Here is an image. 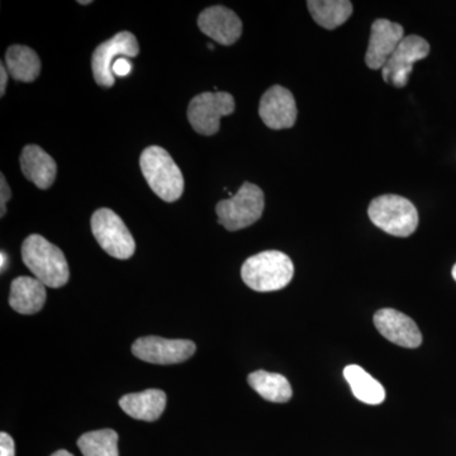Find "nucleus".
Returning <instances> with one entry per match:
<instances>
[{
    "mask_svg": "<svg viewBox=\"0 0 456 456\" xmlns=\"http://www.w3.org/2000/svg\"><path fill=\"white\" fill-rule=\"evenodd\" d=\"M294 265L290 257L281 251L270 250L254 255L241 268L244 283L255 292H275L292 281Z\"/></svg>",
    "mask_w": 456,
    "mask_h": 456,
    "instance_id": "obj_1",
    "label": "nucleus"
},
{
    "mask_svg": "<svg viewBox=\"0 0 456 456\" xmlns=\"http://www.w3.org/2000/svg\"><path fill=\"white\" fill-rule=\"evenodd\" d=\"M22 257L27 268L46 287H64L70 278L64 253L45 237H27L22 246Z\"/></svg>",
    "mask_w": 456,
    "mask_h": 456,
    "instance_id": "obj_2",
    "label": "nucleus"
},
{
    "mask_svg": "<svg viewBox=\"0 0 456 456\" xmlns=\"http://www.w3.org/2000/svg\"><path fill=\"white\" fill-rule=\"evenodd\" d=\"M141 171L152 191L167 203L175 202L184 191V178L169 152L160 146H150L140 158Z\"/></svg>",
    "mask_w": 456,
    "mask_h": 456,
    "instance_id": "obj_3",
    "label": "nucleus"
},
{
    "mask_svg": "<svg viewBox=\"0 0 456 456\" xmlns=\"http://www.w3.org/2000/svg\"><path fill=\"white\" fill-rule=\"evenodd\" d=\"M369 218L384 232L395 237H408L419 226V212L412 202L395 194L375 198L369 204Z\"/></svg>",
    "mask_w": 456,
    "mask_h": 456,
    "instance_id": "obj_4",
    "label": "nucleus"
},
{
    "mask_svg": "<svg viewBox=\"0 0 456 456\" xmlns=\"http://www.w3.org/2000/svg\"><path fill=\"white\" fill-rule=\"evenodd\" d=\"M265 207L264 191L253 183L246 182L230 200L216 206L218 222L227 231H239L260 220Z\"/></svg>",
    "mask_w": 456,
    "mask_h": 456,
    "instance_id": "obj_5",
    "label": "nucleus"
},
{
    "mask_svg": "<svg viewBox=\"0 0 456 456\" xmlns=\"http://www.w3.org/2000/svg\"><path fill=\"white\" fill-rule=\"evenodd\" d=\"M93 235L101 248L116 259H130L136 250L134 236L117 213L110 208L94 212L92 221Z\"/></svg>",
    "mask_w": 456,
    "mask_h": 456,
    "instance_id": "obj_6",
    "label": "nucleus"
},
{
    "mask_svg": "<svg viewBox=\"0 0 456 456\" xmlns=\"http://www.w3.org/2000/svg\"><path fill=\"white\" fill-rule=\"evenodd\" d=\"M235 108V99L230 93H202L189 103L188 119L198 134L213 136L220 131L222 117L230 116Z\"/></svg>",
    "mask_w": 456,
    "mask_h": 456,
    "instance_id": "obj_7",
    "label": "nucleus"
},
{
    "mask_svg": "<svg viewBox=\"0 0 456 456\" xmlns=\"http://www.w3.org/2000/svg\"><path fill=\"white\" fill-rule=\"evenodd\" d=\"M140 47L134 33L123 31L99 45L93 53L92 69L95 83L104 88L114 86L113 65L121 57L139 55Z\"/></svg>",
    "mask_w": 456,
    "mask_h": 456,
    "instance_id": "obj_8",
    "label": "nucleus"
},
{
    "mask_svg": "<svg viewBox=\"0 0 456 456\" xmlns=\"http://www.w3.org/2000/svg\"><path fill=\"white\" fill-rule=\"evenodd\" d=\"M430 53V44L417 35L406 36L382 69L383 80L395 88H404L413 73V65Z\"/></svg>",
    "mask_w": 456,
    "mask_h": 456,
    "instance_id": "obj_9",
    "label": "nucleus"
},
{
    "mask_svg": "<svg viewBox=\"0 0 456 456\" xmlns=\"http://www.w3.org/2000/svg\"><path fill=\"white\" fill-rule=\"evenodd\" d=\"M197 346L191 340H169L159 336H146L134 341L132 353L150 364H179L194 355Z\"/></svg>",
    "mask_w": 456,
    "mask_h": 456,
    "instance_id": "obj_10",
    "label": "nucleus"
},
{
    "mask_svg": "<svg viewBox=\"0 0 456 456\" xmlns=\"http://www.w3.org/2000/svg\"><path fill=\"white\" fill-rule=\"evenodd\" d=\"M259 114L263 122L272 130L292 128L298 116L296 99L284 86H272L261 97Z\"/></svg>",
    "mask_w": 456,
    "mask_h": 456,
    "instance_id": "obj_11",
    "label": "nucleus"
},
{
    "mask_svg": "<svg viewBox=\"0 0 456 456\" xmlns=\"http://www.w3.org/2000/svg\"><path fill=\"white\" fill-rule=\"evenodd\" d=\"M403 38V27L398 23L383 20V18L374 20L371 25L367 55H365L368 68L371 70L383 69Z\"/></svg>",
    "mask_w": 456,
    "mask_h": 456,
    "instance_id": "obj_12",
    "label": "nucleus"
},
{
    "mask_svg": "<svg viewBox=\"0 0 456 456\" xmlns=\"http://www.w3.org/2000/svg\"><path fill=\"white\" fill-rule=\"evenodd\" d=\"M374 325L387 340L406 347L416 349L422 344V334L412 318L402 312L384 308L374 314Z\"/></svg>",
    "mask_w": 456,
    "mask_h": 456,
    "instance_id": "obj_13",
    "label": "nucleus"
},
{
    "mask_svg": "<svg viewBox=\"0 0 456 456\" xmlns=\"http://www.w3.org/2000/svg\"><path fill=\"white\" fill-rule=\"evenodd\" d=\"M198 27L204 35L224 46H231L242 35V22L235 12L222 5L207 8L198 18Z\"/></svg>",
    "mask_w": 456,
    "mask_h": 456,
    "instance_id": "obj_14",
    "label": "nucleus"
},
{
    "mask_svg": "<svg viewBox=\"0 0 456 456\" xmlns=\"http://www.w3.org/2000/svg\"><path fill=\"white\" fill-rule=\"evenodd\" d=\"M20 169L26 179L40 189H49L56 179L55 160L37 145H28L23 149Z\"/></svg>",
    "mask_w": 456,
    "mask_h": 456,
    "instance_id": "obj_15",
    "label": "nucleus"
},
{
    "mask_svg": "<svg viewBox=\"0 0 456 456\" xmlns=\"http://www.w3.org/2000/svg\"><path fill=\"white\" fill-rule=\"evenodd\" d=\"M46 297V285L38 279L20 277L12 281L9 305L18 314H35L44 307Z\"/></svg>",
    "mask_w": 456,
    "mask_h": 456,
    "instance_id": "obj_16",
    "label": "nucleus"
},
{
    "mask_svg": "<svg viewBox=\"0 0 456 456\" xmlns=\"http://www.w3.org/2000/svg\"><path fill=\"white\" fill-rule=\"evenodd\" d=\"M119 406L132 419L152 422L163 415L167 407V395L160 389L131 393L119 399Z\"/></svg>",
    "mask_w": 456,
    "mask_h": 456,
    "instance_id": "obj_17",
    "label": "nucleus"
},
{
    "mask_svg": "<svg viewBox=\"0 0 456 456\" xmlns=\"http://www.w3.org/2000/svg\"><path fill=\"white\" fill-rule=\"evenodd\" d=\"M5 64L9 75L23 83L35 82L41 73L40 57L29 47L13 45L5 53Z\"/></svg>",
    "mask_w": 456,
    "mask_h": 456,
    "instance_id": "obj_18",
    "label": "nucleus"
},
{
    "mask_svg": "<svg viewBox=\"0 0 456 456\" xmlns=\"http://www.w3.org/2000/svg\"><path fill=\"white\" fill-rule=\"evenodd\" d=\"M344 377L349 383L354 395L362 403L377 404L383 403L386 399V389L375 378L367 373L359 365H347L344 369Z\"/></svg>",
    "mask_w": 456,
    "mask_h": 456,
    "instance_id": "obj_19",
    "label": "nucleus"
},
{
    "mask_svg": "<svg viewBox=\"0 0 456 456\" xmlns=\"http://www.w3.org/2000/svg\"><path fill=\"white\" fill-rule=\"evenodd\" d=\"M307 7L314 22L326 29L344 25L354 11L349 0H310Z\"/></svg>",
    "mask_w": 456,
    "mask_h": 456,
    "instance_id": "obj_20",
    "label": "nucleus"
},
{
    "mask_svg": "<svg viewBox=\"0 0 456 456\" xmlns=\"http://www.w3.org/2000/svg\"><path fill=\"white\" fill-rule=\"evenodd\" d=\"M248 382L257 395L274 403H285L292 398L293 391L287 378L281 374L256 370L248 375Z\"/></svg>",
    "mask_w": 456,
    "mask_h": 456,
    "instance_id": "obj_21",
    "label": "nucleus"
},
{
    "mask_svg": "<svg viewBox=\"0 0 456 456\" xmlns=\"http://www.w3.org/2000/svg\"><path fill=\"white\" fill-rule=\"evenodd\" d=\"M84 456H119L118 434L110 428L86 432L77 440Z\"/></svg>",
    "mask_w": 456,
    "mask_h": 456,
    "instance_id": "obj_22",
    "label": "nucleus"
},
{
    "mask_svg": "<svg viewBox=\"0 0 456 456\" xmlns=\"http://www.w3.org/2000/svg\"><path fill=\"white\" fill-rule=\"evenodd\" d=\"M0 178H2L0 179V216L4 217L5 213H7V202L11 200L12 191L5 176L2 174Z\"/></svg>",
    "mask_w": 456,
    "mask_h": 456,
    "instance_id": "obj_23",
    "label": "nucleus"
},
{
    "mask_svg": "<svg viewBox=\"0 0 456 456\" xmlns=\"http://www.w3.org/2000/svg\"><path fill=\"white\" fill-rule=\"evenodd\" d=\"M0 456H16V446L11 435L0 434Z\"/></svg>",
    "mask_w": 456,
    "mask_h": 456,
    "instance_id": "obj_24",
    "label": "nucleus"
},
{
    "mask_svg": "<svg viewBox=\"0 0 456 456\" xmlns=\"http://www.w3.org/2000/svg\"><path fill=\"white\" fill-rule=\"evenodd\" d=\"M132 64L128 61L126 57H121V59L117 60L113 65V74L114 77H127L128 74L131 73Z\"/></svg>",
    "mask_w": 456,
    "mask_h": 456,
    "instance_id": "obj_25",
    "label": "nucleus"
},
{
    "mask_svg": "<svg viewBox=\"0 0 456 456\" xmlns=\"http://www.w3.org/2000/svg\"><path fill=\"white\" fill-rule=\"evenodd\" d=\"M8 83V71L5 70V66L0 64V95L5 94V89H7Z\"/></svg>",
    "mask_w": 456,
    "mask_h": 456,
    "instance_id": "obj_26",
    "label": "nucleus"
},
{
    "mask_svg": "<svg viewBox=\"0 0 456 456\" xmlns=\"http://www.w3.org/2000/svg\"><path fill=\"white\" fill-rule=\"evenodd\" d=\"M51 456H74L73 454H70V452H66V450H59V452H53Z\"/></svg>",
    "mask_w": 456,
    "mask_h": 456,
    "instance_id": "obj_27",
    "label": "nucleus"
},
{
    "mask_svg": "<svg viewBox=\"0 0 456 456\" xmlns=\"http://www.w3.org/2000/svg\"><path fill=\"white\" fill-rule=\"evenodd\" d=\"M0 263H2V270H4L5 265H7V255L4 253H2V261Z\"/></svg>",
    "mask_w": 456,
    "mask_h": 456,
    "instance_id": "obj_28",
    "label": "nucleus"
},
{
    "mask_svg": "<svg viewBox=\"0 0 456 456\" xmlns=\"http://www.w3.org/2000/svg\"><path fill=\"white\" fill-rule=\"evenodd\" d=\"M452 278H454L455 281H456V264L454 265V268H452Z\"/></svg>",
    "mask_w": 456,
    "mask_h": 456,
    "instance_id": "obj_29",
    "label": "nucleus"
},
{
    "mask_svg": "<svg viewBox=\"0 0 456 456\" xmlns=\"http://www.w3.org/2000/svg\"><path fill=\"white\" fill-rule=\"evenodd\" d=\"M79 4H90L92 2H77Z\"/></svg>",
    "mask_w": 456,
    "mask_h": 456,
    "instance_id": "obj_30",
    "label": "nucleus"
}]
</instances>
